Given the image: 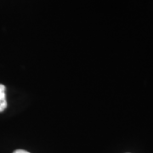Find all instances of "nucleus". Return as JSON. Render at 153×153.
Masks as SVG:
<instances>
[{
  "instance_id": "nucleus-1",
  "label": "nucleus",
  "mask_w": 153,
  "mask_h": 153,
  "mask_svg": "<svg viewBox=\"0 0 153 153\" xmlns=\"http://www.w3.org/2000/svg\"><path fill=\"white\" fill-rule=\"evenodd\" d=\"M5 90V86L3 85V84H0V112L4 111L7 107Z\"/></svg>"
},
{
  "instance_id": "nucleus-2",
  "label": "nucleus",
  "mask_w": 153,
  "mask_h": 153,
  "mask_svg": "<svg viewBox=\"0 0 153 153\" xmlns=\"http://www.w3.org/2000/svg\"><path fill=\"white\" fill-rule=\"evenodd\" d=\"M13 153H30L27 152V151H25V150H16V151H15Z\"/></svg>"
}]
</instances>
